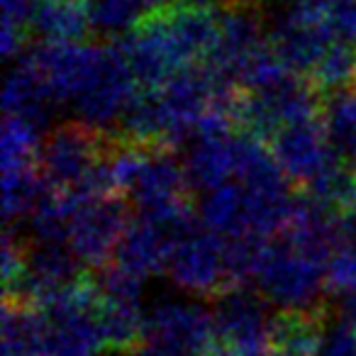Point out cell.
Returning a JSON list of instances; mask_svg holds the SVG:
<instances>
[{
  "label": "cell",
  "mask_w": 356,
  "mask_h": 356,
  "mask_svg": "<svg viewBox=\"0 0 356 356\" xmlns=\"http://www.w3.org/2000/svg\"><path fill=\"white\" fill-rule=\"evenodd\" d=\"M30 56L59 105H71L76 122L98 132L122 124L137 98V79L118 44H42Z\"/></svg>",
  "instance_id": "6da1fadb"
},
{
  "label": "cell",
  "mask_w": 356,
  "mask_h": 356,
  "mask_svg": "<svg viewBox=\"0 0 356 356\" xmlns=\"http://www.w3.org/2000/svg\"><path fill=\"white\" fill-rule=\"evenodd\" d=\"M232 88L210 66H188L156 88L137 93L122 120L124 137L161 149L188 144L213 115H232L237 100Z\"/></svg>",
  "instance_id": "7a4b0ae2"
},
{
  "label": "cell",
  "mask_w": 356,
  "mask_h": 356,
  "mask_svg": "<svg viewBox=\"0 0 356 356\" xmlns=\"http://www.w3.org/2000/svg\"><path fill=\"white\" fill-rule=\"evenodd\" d=\"M220 15L213 8L176 6L159 10L120 40L137 83L156 88L178 71L208 61L218 44Z\"/></svg>",
  "instance_id": "3957f363"
},
{
  "label": "cell",
  "mask_w": 356,
  "mask_h": 356,
  "mask_svg": "<svg viewBox=\"0 0 356 356\" xmlns=\"http://www.w3.org/2000/svg\"><path fill=\"white\" fill-rule=\"evenodd\" d=\"M110 191L124 193L139 215L152 218H184L188 210L191 181L184 161L168 149L144 144H120L105 156Z\"/></svg>",
  "instance_id": "277c9868"
},
{
  "label": "cell",
  "mask_w": 356,
  "mask_h": 356,
  "mask_svg": "<svg viewBox=\"0 0 356 356\" xmlns=\"http://www.w3.org/2000/svg\"><path fill=\"white\" fill-rule=\"evenodd\" d=\"M296 200L288 178L271 184L227 181L200 193L198 220L225 239H268L286 229Z\"/></svg>",
  "instance_id": "5b68a950"
},
{
  "label": "cell",
  "mask_w": 356,
  "mask_h": 356,
  "mask_svg": "<svg viewBox=\"0 0 356 356\" xmlns=\"http://www.w3.org/2000/svg\"><path fill=\"white\" fill-rule=\"evenodd\" d=\"M252 283L268 305L281 312L307 315H317L325 291H330L325 259L293 244L283 234L273 242H264Z\"/></svg>",
  "instance_id": "8992f818"
},
{
  "label": "cell",
  "mask_w": 356,
  "mask_h": 356,
  "mask_svg": "<svg viewBox=\"0 0 356 356\" xmlns=\"http://www.w3.org/2000/svg\"><path fill=\"white\" fill-rule=\"evenodd\" d=\"M100 132L83 122L54 127L42 142L40 171L47 186L74 195H113Z\"/></svg>",
  "instance_id": "52a82bcc"
},
{
  "label": "cell",
  "mask_w": 356,
  "mask_h": 356,
  "mask_svg": "<svg viewBox=\"0 0 356 356\" xmlns=\"http://www.w3.org/2000/svg\"><path fill=\"white\" fill-rule=\"evenodd\" d=\"M163 273L186 296L218 298L234 286L227 259V239L205 229L203 225H193L176 239Z\"/></svg>",
  "instance_id": "ba28073f"
},
{
  "label": "cell",
  "mask_w": 356,
  "mask_h": 356,
  "mask_svg": "<svg viewBox=\"0 0 356 356\" xmlns=\"http://www.w3.org/2000/svg\"><path fill=\"white\" fill-rule=\"evenodd\" d=\"M317 113L320 100L312 86L298 74H291L273 88L237 95L232 118L242 132L261 142H271L283 127L317 120Z\"/></svg>",
  "instance_id": "9c48e42d"
},
{
  "label": "cell",
  "mask_w": 356,
  "mask_h": 356,
  "mask_svg": "<svg viewBox=\"0 0 356 356\" xmlns=\"http://www.w3.org/2000/svg\"><path fill=\"white\" fill-rule=\"evenodd\" d=\"M127 225L129 215L122 200L113 195H74L66 247L83 266L100 268L115 259Z\"/></svg>",
  "instance_id": "30bf717a"
},
{
  "label": "cell",
  "mask_w": 356,
  "mask_h": 356,
  "mask_svg": "<svg viewBox=\"0 0 356 356\" xmlns=\"http://www.w3.org/2000/svg\"><path fill=\"white\" fill-rule=\"evenodd\" d=\"M276 315H271L261 293L247 286H232L215 298L213 325L215 341L232 356L266 354L271 344V330Z\"/></svg>",
  "instance_id": "8fae6325"
},
{
  "label": "cell",
  "mask_w": 356,
  "mask_h": 356,
  "mask_svg": "<svg viewBox=\"0 0 356 356\" xmlns=\"http://www.w3.org/2000/svg\"><path fill=\"white\" fill-rule=\"evenodd\" d=\"M95 291H98V322L105 346L118 354L137 346L139 339H144V322H147V310L142 305L144 278L113 264L95 283Z\"/></svg>",
  "instance_id": "7c38bea8"
},
{
  "label": "cell",
  "mask_w": 356,
  "mask_h": 356,
  "mask_svg": "<svg viewBox=\"0 0 356 356\" xmlns=\"http://www.w3.org/2000/svg\"><path fill=\"white\" fill-rule=\"evenodd\" d=\"M334 42L339 40L325 13L307 10L296 3L276 10L268 22V44L278 59L298 76H310L317 61Z\"/></svg>",
  "instance_id": "4fadbf2b"
},
{
  "label": "cell",
  "mask_w": 356,
  "mask_h": 356,
  "mask_svg": "<svg viewBox=\"0 0 356 356\" xmlns=\"http://www.w3.org/2000/svg\"><path fill=\"white\" fill-rule=\"evenodd\" d=\"M144 339L178 356H210L218 344L213 312L188 298H159L147 310Z\"/></svg>",
  "instance_id": "5bb4252c"
},
{
  "label": "cell",
  "mask_w": 356,
  "mask_h": 356,
  "mask_svg": "<svg viewBox=\"0 0 356 356\" xmlns=\"http://www.w3.org/2000/svg\"><path fill=\"white\" fill-rule=\"evenodd\" d=\"M193 225V215L184 218L139 215L137 220H129L115 252V264L142 276L144 281L154 273H163L176 239L188 232Z\"/></svg>",
  "instance_id": "9a60e30c"
},
{
  "label": "cell",
  "mask_w": 356,
  "mask_h": 356,
  "mask_svg": "<svg viewBox=\"0 0 356 356\" xmlns=\"http://www.w3.org/2000/svg\"><path fill=\"white\" fill-rule=\"evenodd\" d=\"M268 44L264 35V15L249 0H234L220 15V35L205 66L229 86H237V76L254 54Z\"/></svg>",
  "instance_id": "2e32d148"
},
{
  "label": "cell",
  "mask_w": 356,
  "mask_h": 356,
  "mask_svg": "<svg viewBox=\"0 0 356 356\" xmlns=\"http://www.w3.org/2000/svg\"><path fill=\"white\" fill-rule=\"evenodd\" d=\"M83 264L61 242H35L27 249L20 281L8 296H17L25 305H44L59 293L81 281Z\"/></svg>",
  "instance_id": "e0dca14e"
},
{
  "label": "cell",
  "mask_w": 356,
  "mask_h": 356,
  "mask_svg": "<svg viewBox=\"0 0 356 356\" xmlns=\"http://www.w3.org/2000/svg\"><path fill=\"white\" fill-rule=\"evenodd\" d=\"M268 144L288 181H298L302 186H310L337 159H341L322 120L288 124Z\"/></svg>",
  "instance_id": "ac0fdd59"
},
{
  "label": "cell",
  "mask_w": 356,
  "mask_h": 356,
  "mask_svg": "<svg viewBox=\"0 0 356 356\" xmlns=\"http://www.w3.org/2000/svg\"><path fill=\"white\" fill-rule=\"evenodd\" d=\"M59 105L51 86L47 83L40 66L30 54L17 56L13 69L8 71L6 90H3V110L6 118H20L44 129V124L54 118Z\"/></svg>",
  "instance_id": "d6986e66"
},
{
  "label": "cell",
  "mask_w": 356,
  "mask_h": 356,
  "mask_svg": "<svg viewBox=\"0 0 356 356\" xmlns=\"http://www.w3.org/2000/svg\"><path fill=\"white\" fill-rule=\"evenodd\" d=\"M93 27L88 0H47L35 15L32 30L42 44H83Z\"/></svg>",
  "instance_id": "ffe728a7"
},
{
  "label": "cell",
  "mask_w": 356,
  "mask_h": 356,
  "mask_svg": "<svg viewBox=\"0 0 356 356\" xmlns=\"http://www.w3.org/2000/svg\"><path fill=\"white\" fill-rule=\"evenodd\" d=\"M320 317L307 312H281L273 320L271 349L273 356H315L322 339Z\"/></svg>",
  "instance_id": "44dd1931"
},
{
  "label": "cell",
  "mask_w": 356,
  "mask_h": 356,
  "mask_svg": "<svg viewBox=\"0 0 356 356\" xmlns=\"http://www.w3.org/2000/svg\"><path fill=\"white\" fill-rule=\"evenodd\" d=\"M171 0H88L93 27L103 35H129Z\"/></svg>",
  "instance_id": "7402d4cb"
},
{
  "label": "cell",
  "mask_w": 356,
  "mask_h": 356,
  "mask_svg": "<svg viewBox=\"0 0 356 356\" xmlns=\"http://www.w3.org/2000/svg\"><path fill=\"white\" fill-rule=\"evenodd\" d=\"M40 166L3 168V213L8 225L27 220L47 193Z\"/></svg>",
  "instance_id": "603a6c76"
},
{
  "label": "cell",
  "mask_w": 356,
  "mask_h": 356,
  "mask_svg": "<svg viewBox=\"0 0 356 356\" xmlns=\"http://www.w3.org/2000/svg\"><path fill=\"white\" fill-rule=\"evenodd\" d=\"M322 122L337 154L356 161V88L332 93L322 110Z\"/></svg>",
  "instance_id": "cb8c5ba5"
},
{
  "label": "cell",
  "mask_w": 356,
  "mask_h": 356,
  "mask_svg": "<svg viewBox=\"0 0 356 356\" xmlns=\"http://www.w3.org/2000/svg\"><path fill=\"white\" fill-rule=\"evenodd\" d=\"M42 129L20 118H6L3 137H0V163L3 168L40 166Z\"/></svg>",
  "instance_id": "d4e9b609"
},
{
  "label": "cell",
  "mask_w": 356,
  "mask_h": 356,
  "mask_svg": "<svg viewBox=\"0 0 356 356\" xmlns=\"http://www.w3.org/2000/svg\"><path fill=\"white\" fill-rule=\"evenodd\" d=\"M305 188L310 198H315L317 203H322L330 210H337V213L356 210V173L341 159H337L325 173H320Z\"/></svg>",
  "instance_id": "484cf974"
},
{
  "label": "cell",
  "mask_w": 356,
  "mask_h": 356,
  "mask_svg": "<svg viewBox=\"0 0 356 356\" xmlns=\"http://www.w3.org/2000/svg\"><path fill=\"white\" fill-rule=\"evenodd\" d=\"M310 81L315 83V88L332 90V93L351 88V83H356V44L341 40L334 42L312 69Z\"/></svg>",
  "instance_id": "4316f807"
},
{
  "label": "cell",
  "mask_w": 356,
  "mask_h": 356,
  "mask_svg": "<svg viewBox=\"0 0 356 356\" xmlns=\"http://www.w3.org/2000/svg\"><path fill=\"white\" fill-rule=\"evenodd\" d=\"M47 0H0L3 6V32H0V49L3 54L20 56L27 30H32L35 15Z\"/></svg>",
  "instance_id": "83f0119b"
},
{
  "label": "cell",
  "mask_w": 356,
  "mask_h": 356,
  "mask_svg": "<svg viewBox=\"0 0 356 356\" xmlns=\"http://www.w3.org/2000/svg\"><path fill=\"white\" fill-rule=\"evenodd\" d=\"M327 288L337 296L356 293V239L344 242L327 264Z\"/></svg>",
  "instance_id": "f1b7e54d"
},
{
  "label": "cell",
  "mask_w": 356,
  "mask_h": 356,
  "mask_svg": "<svg viewBox=\"0 0 356 356\" xmlns=\"http://www.w3.org/2000/svg\"><path fill=\"white\" fill-rule=\"evenodd\" d=\"M315 356H356V325L341 317L322 330Z\"/></svg>",
  "instance_id": "f546056e"
},
{
  "label": "cell",
  "mask_w": 356,
  "mask_h": 356,
  "mask_svg": "<svg viewBox=\"0 0 356 356\" xmlns=\"http://www.w3.org/2000/svg\"><path fill=\"white\" fill-rule=\"evenodd\" d=\"M27 249L20 244V237H15V229H6V239H3V257H0V266H3V283H6V293L15 288L20 281L22 268H25Z\"/></svg>",
  "instance_id": "4dcf8cb0"
},
{
  "label": "cell",
  "mask_w": 356,
  "mask_h": 356,
  "mask_svg": "<svg viewBox=\"0 0 356 356\" xmlns=\"http://www.w3.org/2000/svg\"><path fill=\"white\" fill-rule=\"evenodd\" d=\"M325 15L330 20L332 30H334L337 40L356 44V0H349V3L325 13Z\"/></svg>",
  "instance_id": "1f68e13d"
},
{
  "label": "cell",
  "mask_w": 356,
  "mask_h": 356,
  "mask_svg": "<svg viewBox=\"0 0 356 356\" xmlns=\"http://www.w3.org/2000/svg\"><path fill=\"white\" fill-rule=\"evenodd\" d=\"M120 356H178V354H173V351H168V349H163V346H159V344H154V341H139L137 346H132V349H127V351H122Z\"/></svg>",
  "instance_id": "d6a6232c"
},
{
  "label": "cell",
  "mask_w": 356,
  "mask_h": 356,
  "mask_svg": "<svg viewBox=\"0 0 356 356\" xmlns=\"http://www.w3.org/2000/svg\"><path fill=\"white\" fill-rule=\"evenodd\" d=\"M293 3L307 8V10H315V13H330V10H334V8L349 3V0H293Z\"/></svg>",
  "instance_id": "836d02e7"
}]
</instances>
